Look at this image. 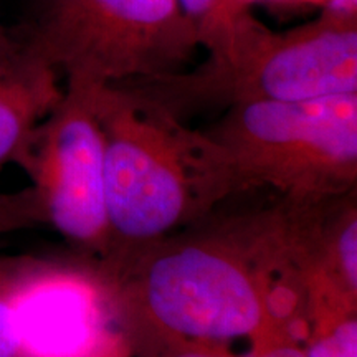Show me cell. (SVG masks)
<instances>
[{"label":"cell","instance_id":"cell-1","mask_svg":"<svg viewBox=\"0 0 357 357\" xmlns=\"http://www.w3.org/2000/svg\"><path fill=\"white\" fill-rule=\"evenodd\" d=\"M255 231L162 238L106 257L102 300L124 321L146 323L166 336L220 342L255 336L305 311Z\"/></svg>","mask_w":357,"mask_h":357},{"label":"cell","instance_id":"cell-2","mask_svg":"<svg viewBox=\"0 0 357 357\" xmlns=\"http://www.w3.org/2000/svg\"><path fill=\"white\" fill-rule=\"evenodd\" d=\"M89 89L105 139L108 255L167 236L231 194L202 131L118 84ZM105 257V258H106Z\"/></svg>","mask_w":357,"mask_h":357},{"label":"cell","instance_id":"cell-3","mask_svg":"<svg viewBox=\"0 0 357 357\" xmlns=\"http://www.w3.org/2000/svg\"><path fill=\"white\" fill-rule=\"evenodd\" d=\"M181 119L202 109L252 101H303L357 93V15L326 8L287 32L261 30L225 60L194 70L119 83Z\"/></svg>","mask_w":357,"mask_h":357},{"label":"cell","instance_id":"cell-4","mask_svg":"<svg viewBox=\"0 0 357 357\" xmlns=\"http://www.w3.org/2000/svg\"><path fill=\"white\" fill-rule=\"evenodd\" d=\"M231 194L271 185L294 202L356 192L357 93L240 102L205 129Z\"/></svg>","mask_w":357,"mask_h":357},{"label":"cell","instance_id":"cell-5","mask_svg":"<svg viewBox=\"0 0 357 357\" xmlns=\"http://www.w3.org/2000/svg\"><path fill=\"white\" fill-rule=\"evenodd\" d=\"M22 30L25 55L75 84L181 73L200 48L178 0H33Z\"/></svg>","mask_w":357,"mask_h":357},{"label":"cell","instance_id":"cell-6","mask_svg":"<svg viewBox=\"0 0 357 357\" xmlns=\"http://www.w3.org/2000/svg\"><path fill=\"white\" fill-rule=\"evenodd\" d=\"M19 164L32 174L47 223L71 243L108 255L105 139L86 86L66 83Z\"/></svg>","mask_w":357,"mask_h":357},{"label":"cell","instance_id":"cell-7","mask_svg":"<svg viewBox=\"0 0 357 357\" xmlns=\"http://www.w3.org/2000/svg\"><path fill=\"white\" fill-rule=\"evenodd\" d=\"M61 95L56 71L29 55L0 75V167L19 162L35 129Z\"/></svg>","mask_w":357,"mask_h":357},{"label":"cell","instance_id":"cell-8","mask_svg":"<svg viewBox=\"0 0 357 357\" xmlns=\"http://www.w3.org/2000/svg\"><path fill=\"white\" fill-rule=\"evenodd\" d=\"M197 33L207 58H229L250 42L265 24L253 15L247 0H178Z\"/></svg>","mask_w":357,"mask_h":357},{"label":"cell","instance_id":"cell-9","mask_svg":"<svg viewBox=\"0 0 357 357\" xmlns=\"http://www.w3.org/2000/svg\"><path fill=\"white\" fill-rule=\"evenodd\" d=\"M357 303L318 293L306 300L312 342L306 357H357Z\"/></svg>","mask_w":357,"mask_h":357},{"label":"cell","instance_id":"cell-10","mask_svg":"<svg viewBox=\"0 0 357 357\" xmlns=\"http://www.w3.org/2000/svg\"><path fill=\"white\" fill-rule=\"evenodd\" d=\"M47 223V215L35 187L0 194V234Z\"/></svg>","mask_w":357,"mask_h":357},{"label":"cell","instance_id":"cell-11","mask_svg":"<svg viewBox=\"0 0 357 357\" xmlns=\"http://www.w3.org/2000/svg\"><path fill=\"white\" fill-rule=\"evenodd\" d=\"M22 347V337L12 303L0 298V357H15Z\"/></svg>","mask_w":357,"mask_h":357},{"label":"cell","instance_id":"cell-12","mask_svg":"<svg viewBox=\"0 0 357 357\" xmlns=\"http://www.w3.org/2000/svg\"><path fill=\"white\" fill-rule=\"evenodd\" d=\"M25 58L19 40L10 37L0 24V75H6L15 68Z\"/></svg>","mask_w":357,"mask_h":357},{"label":"cell","instance_id":"cell-13","mask_svg":"<svg viewBox=\"0 0 357 357\" xmlns=\"http://www.w3.org/2000/svg\"><path fill=\"white\" fill-rule=\"evenodd\" d=\"M177 357H220V356H211V354H205V352L190 351V352H184V354H178ZM245 357H306V356L305 352H301L298 347L281 344V346L268 347V349L260 351V352H253V354L245 356Z\"/></svg>","mask_w":357,"mask_h":357}]
</instances>
